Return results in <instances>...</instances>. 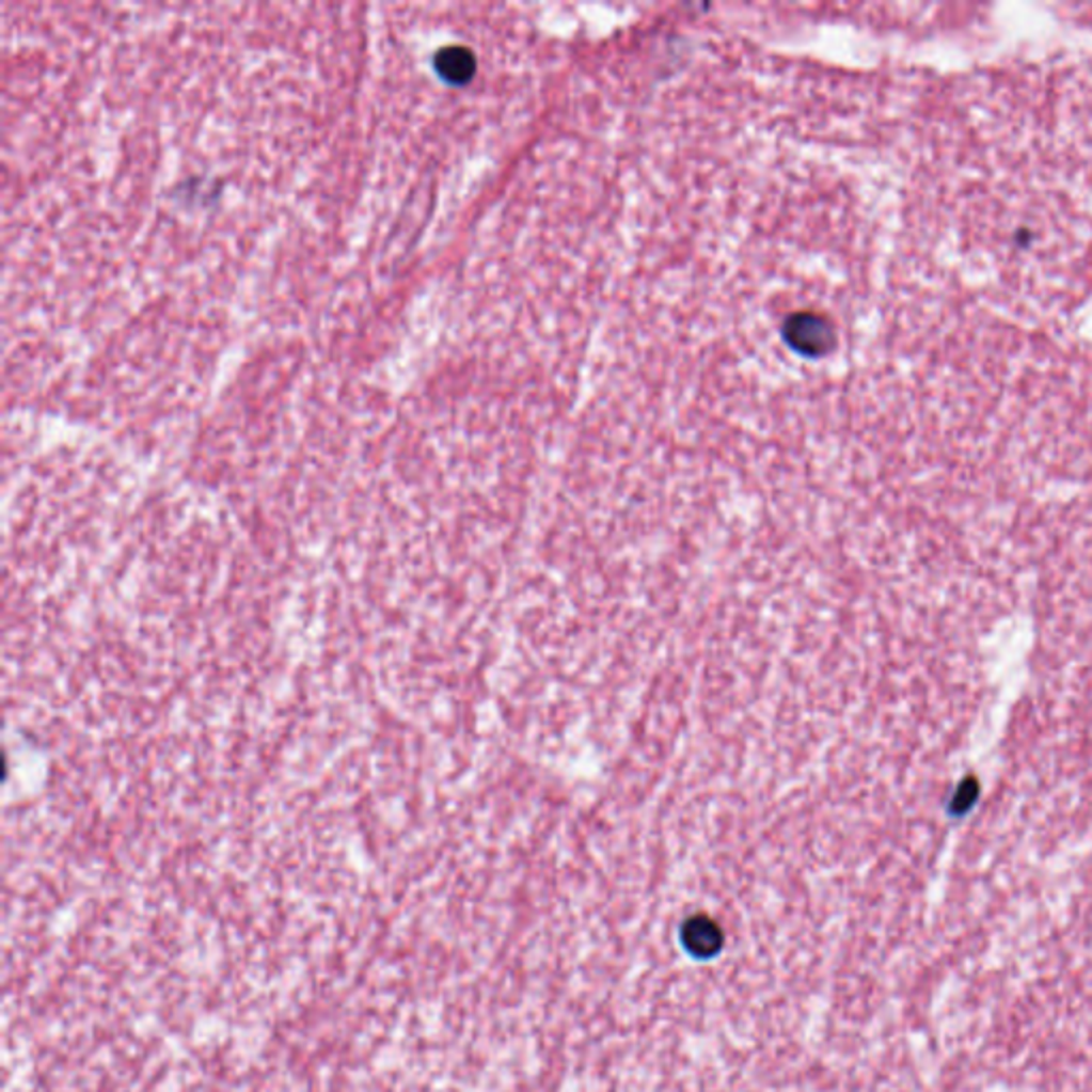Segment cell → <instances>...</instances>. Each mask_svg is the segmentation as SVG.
Returning a JSON list of instances; mask_svg holds the SVG:
<instances>
[{"instance_id":"obj_1","label":"cell","mask_w":1092,"mask_h":1092,"mask_svg":"<svg viewBox=\"0 0 1092 1092\" xmlns=\"http://www.w3.org/2000/svg\"><path fill=\"white\" fill-rule=\"evenodd\" d=\"M681 941L692 956L711 959L724 946V931L715 920L707 916H696L683 924Z\"/></svg>"},{"instance_id":"obj_2","label":"cell","mask_w":1092,"mask_h":1092,"mask_svg":"<svg viewBox=\"0 0 1092 1092\" xmlns=\"http://www.w3.org/2000/svg\"><path fill=\"white\" fill-rule=\"evenodd\" d=\"M978 798V781L974 777L965 779L959 790H956V796L952 801V811L954 813H967L969 807L976 803Z\"/></svg>"}]
</instances>
